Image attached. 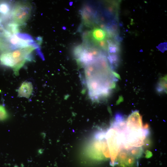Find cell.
Listing matches in <instances>:
<instances>
[{
	"mask_svg": "<svg viewBox=\"0 0 167 167\" xmlns=\"http://www.w3.org/2000/svg\"><path fill=\"white\" fill-rule=\"evenodd\" d=\"M79 65L84 68L79 76L91 100L100 102L107 98L115 88L119 76L105 58L96 55Z\"/></svg>",
	"mask_w": 167,
	"mask_h": 167,
	"instance_id": "6da1fadb",
	"label": "cell"
},
{
	"mask_svg": "<svg viewBox=\"0 0 167 167\" xmlns=\"http://www.w3.org/2000/svg\"><path fill=\"white\" fill-rule=\"evenodd\" d=\"M38 44L31 45L25 48L9 51L11 62V67L16 75H19L20 69L27 61H31L32 52L37 48Z\"/></svg>",
	"mask_w": 167,
	"mask_h": 167,
	"instance_id": "7a4b0ae2",
	"label": "cell"
},
{
	"mask_svg": "<svg viewBox=\"0 0 167 167\" xmlns=\"http://www.w3.org/2000/svg\"><path fill=\"white\" fill-rule=\"evenodd\" d=\"M105 138L109 152L110 165L114 166L117 164V158L121 146L118 130L111 124L109 128L105 131Z\"/></svg>",
	"mask_w": 167,
	"mask_h": 167,
	"instance_id": "3957f363",
	"label": "cell"
},
{
	"mask_svg": "<svg viewBox=\"0 0 167 167\" xmlns=\"http://www.w3.org/2000/svg\"><path fill=\"white\" fill-rule=\"evenodd\" d=\"M32 6L27 1H19L14 4L11 13L12 22L19 26L23 25L28 20L31 15Z\"/></svg>",
	"mask_w": 167,
	"mask_h": 167,
	"instance_id": "277c9868",
	"label": "cell"
},
{
	"mask_svg": "<svg viewBox=\"0 0 167 167\" xmlns=\"http://www.w3.org/2000/svg\"><path fill=\"white\" fill-rule=\"evenodd\" d=\"M5 41L7 51L25 48L31 45H39L40 43L35 41L29 35L19 33L12 35Z\"/></svg>",
	"mask_w": 167,
	"mask_h": 167,
	"instance_id": "5b68a950",
	"label": "cell"
},
{
	"mask_svg": "<svg viewBox=\"0 0 167 167\" xmlns=\"http://www.w3.org/2000/svg\"><path fill=\"white\" fill-rule=\"evenodd\" d=\"M138 160L128 149H122L118 153L117 163L118 167H136L138 165Z\"/></svg>",
	"mask_w": 167,
	"mask_h": 167,
	"instance_id": "8992f818",
	"label": "cell"
},
{
	"mask_svg": "<svg viewBox=\"0 0 167 167\" xmlns=\"http://www.w3.org/2000/svg\"><path fill=\"white\" fill-rule=\"evenodd\" d=\"M126 128L129 129L143 128L142 117L138 110L132 112L126 120Z\"/></svg>",
	"mask_w": 167,
	"mask_h": 167,
	"instance_id": "52a82bcc",
	"label": "cell"
},
{
	"mask_svg": "<svg viewBox=\"0 0 167 167\" xmlns=\"http://www.w3.org/2000/svg\"><path fill=\"white\" fill-rule=\"evenodd\" d=\"M13 6L12 4L9 2L0 1V19L2 22L11 18Z\"/></svg>",
	"mask_w": 167,
	"mask_h": 167,
	"instance_id": "ba28073f",
	"label": "cell"
},
{
	"mask_svg": "<svg viewBox=\"0 0 167 167\" xmlns=\"http://www.w3.org/2000/svg\"><path fill=\"white\" fill-rule=\"evenodd\" d=\"M33 91V87L32 83L28 81L23 82L18 90V96L29 98L32 94Z\"/></svg>",
	"mask_w": 167,
	"mask_h": 167,
	"instance_id": "9c48e42d",
	"label": "cell"
},
{
	"mask_svg": "<svg viewBox=\"0 0 167 167\" xmlns=\"http://www.w3.org/2000/svg\"><path fill=\"white\" fill-rule=\"evenodd\" d=\"M91 35L93 40L101 41L106 38V34L103 29L100 28H96L92 31Z\"/></svg>",
	"mask_w": 167,
	"mask_h": 167,
	"instance_id": "30bf717a",
	"label": "cell"
},
{
	"mask_svg": "<svg viewBox=\"0 0 167 167\" xmlns=\"http://www.w3.org/2000/svg\"><path fill=\"white\" fill-rule=\"evenodd\" d=\"M166 76L161 78L159 79L156 87L157 91L160 93L166 92Z\"/></svg>",
	"mask_w": 167,
	"mask_h": 167,
	"instance_id": "8fae6325",
	"label": "cell"
},
{
	"mask_svg": "<svg viewBox=\"0 0 167 167\" xmlns=\"http://www.w3.org/2000/svg\"><path fill=\"white\" fill-rule=\"evenodd\" d=\"M19 25L13 22L9 23L7 25V30L12 34H16L19 33L20 30Z\"/></svg>",
	"mask_w": 167,
	"mask_h": 167,
	"instance_id": "7c38bea8",
	"label": "cell"
},
{
	"mask_svg": "<svg viewBox=\"0 0 167 167\" xmlns=\"http://www.w3.org/2000/svg\"><path fill=\"white\" fill-rule=\"evenodd\" d=\"M8 117V114L4 107L0 105V121L5 120Z\"/></svg>",
	"mask_w": 167,
	"mask_h": 167,
	"instance_id": "4fadbf2b",
	"label": "cell"
},
{
	"mask_svg": "<svg viewBox=\"0 0 167 167\" xmlns=\"http://www.w3.org/2000/svg\"><path fill=\"white\" fill-rule=\"evenodd\" d=\"M152 155V153L149 151H147L146 152V156L147 157H149Z\"/></svg>",
	"mask_w": 167,
	"mask_h": 167,
	"instance_id": "5bb4252c",
	"label": "cell"
},
{
	"mask_svg": "<svg viewBox=\"0 0 167 167\" xmlns=\"http://www.w3.org/2000/svg\"><path fill=\"white\" fill-rule=\"evenodd\" d=\"M1 50H1V49L0 48V53L1 52Z\"/></svg>",
	"mask_w": 167,
	"mask_h": 167,
	"instance_id": "9a60e30c",
	"label": "cell"
}]
</instances>
